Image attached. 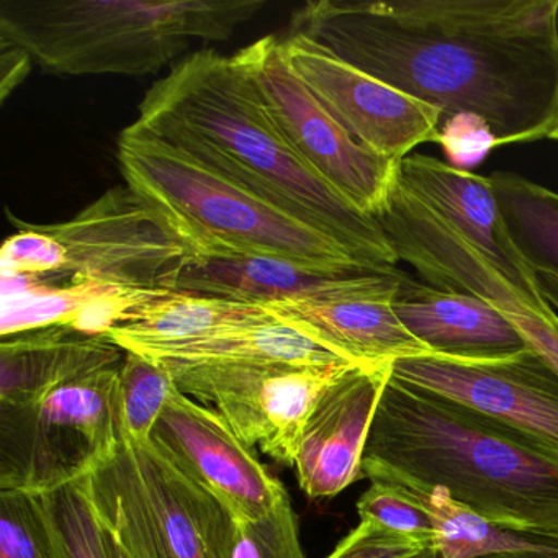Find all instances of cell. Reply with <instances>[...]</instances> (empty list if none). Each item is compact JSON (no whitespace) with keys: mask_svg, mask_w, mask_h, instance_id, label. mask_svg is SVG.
<instances>
[{"mask_svg":"<svg viewBox=\"0 0 558 558\" xmlns=\"http://www.w3.org/2000/svg\"><path fill=\"white\" fill-rule=\"evenodd\" d=\"M557 0H318L290 34L442 110L486 120L499 145L547 138L558 122Z\"/></svg>","mask_w":558,"mask_h":558,"instance_id":"obj_1","label":"cell"},{"mask_svg":"<svg viewBox=\"0 0 558 558\" xmlns=\"http://www.w3.org/2000/svg\"><path fill=\"white\" fill-rule=\"evenodd\" d=\"M135 125L338 241L364 266L400 263L377 218L355 210L290 148L234 54L202 50L179 61L149 87Z\"/></svg>","mask_w":558,"mask_h":558,"instance_id":"obj_2","label":"cell"},{"mask_svg":"<svg viewBox=\"0 0 558 558\" xmlns=\"http://www.w3.org/2000/svg\"><path fill=\"white\" fill-rule=\"evenodd\" d=\"M362 475L411 492L444 488L492 524L558 537V452L482 411L388 377Z\"/></svg>","mask_w":558,"mask_h":558,"instance_id":"obj_3","label":"cell"},{"mask_svg":"<svg viewBox=\"0 0 558 558\" xmlns=\"http://www.w3.org/2000/svg\"><path fill=\"white\" fill-rule=\"evenodd\" d=\"M266 0H2L0 40L45 73L146 76L192 41H227Z\"/></svg>","mask_w":558,"mask_h":558,"instance_id":"obj_4","label":"cell"},{"mask_svg":"<svg viewBox=\"0 0 558 558\" xmlns=\"http://www.w3.org/2000/svg\"><path fill=\"white\" fill-rule=\"evenodd\" d=\"M119 165L126 185L189 256H269L318 269H372L338 241L135 123L120 135Z\"/></svg>","mask_w":558,"mask_h":558,"instance_id":"obj_5","label":"cell"},{"mask_svg":"<svg viewBox=\"0 0 558 558\" xmlns=\"http://www.w3.org/2000/svg\"><path fill=\"white\" fill-rule=\"evenodd\" d=\"M84 480L132 558H231L236 515L155 440L123 436Z\"/></svg>","mask_w":558,"mask_h":558,"instance_id":"obj_6","label":"cell"},{"mask_svg":"<svg viewBox=\"0 0 558 558\" xmlns=\"http://www.w3.org/2000/svg\"><path fill=\"white\" fill-rule=\"evenodd\" d=\"M122 364L74 378L32 407H0V489L50 492L112 452L123 437Z\"/></svg>","mask_w":558,"mask_h":558,"instance_id":"obj_7","label":"cell"},{"mask_svg":"<svg viewBox=\"0 0 558 558\" xmlns=\"http://www.w3.org/2000/svg\"><path fill=\"white\" fill-rule=\"evenodd\" d=\"M234 57L295 155L355 210L377 218L397 185L400 161L378 156L345 132L293 73L279 37L259 38Z\"/></svg>","mask_w":558,"mask_h":558,"instance_id":"obj_8","label":"cell"},{"mask_svg":"<svg viewBox=\"0 0 558 558\" xmlns=\"http://www.w3.org/2000/svg\"><path fill=\"white\" fill-rule=\"evenodd\" d=\"M161 362V361H159ZM182 393L217 410L238 436L286 466L316 401L351 364H181L162 362Z\"/></svg>","mask_w":558,"mask_h":558,"instance_id":"obj_9","label":"cell"},{"mask_svg":"<svg viewBox=\"0 0 558 558\" xmlns=\"http://www.w3.org/2000/svg\"><path fill=\"white\" fill-rule=\"evenodd\" d=\"M38 227L64 247L71 282L162 289L189 256L129 185L110 189L70 220Z\"/></svg>","mask_w":558,"mask_h":558,"instance_id":"obj_10","label":"cell"},{"mask_svg":"<svg viewBox=\"0 0 558 558\" xmlns=\"http://www.w3.org/2000/svg\"><path fill=\"white\" fill-rule=\"evenodd\" d=\"M293 73L361 145L401 161L424 143L439 145L444 112L414 99L303 34L280 38Z\"/></svg>","mask_w":558,"mask_h":558,"instance_id":"obj_11","label":"cell"},{"mask_svg":"<svg viewBox=\"0 0 558 558\" xmlns=\"http://www.w3.org/2000/svg\"><path fill=\"white\" fill-rule=\"evenodd\" d=\"M390 375L482 411L558 452V374L531 348L493 359H401Z\"/></svg>","mask_w":558,"mask_h":558,"instance_id":"obj_12","label":"cell"},{"mask_svg":"<svg viewBox=\"0 0 558 558\" xmlns=\"http://www.w3.org/2000/svg\"><path fill=\"white\" fill-rule=\"evenodd\" d=\"M151 440L189 475L217 495L238 519L269 514L286 495V486L270 475L254 447L214 408L174 388Z\"/></svg>","mask_w":558,"mask_h":558,"instance_id":"obj_13","label":"cell"},{"mask_svg":"<svg viewBox=\"0 0 558 558\" xmlns=\"http://www.w3.org/2000/svg\"><path fill=\"white\" fill-rule=\"evenodd\" d=\"M407 277L397 267L371 270L345 295L272 303L266 308L357 367L390 368L401 359L433 355L395 313V300Z\"/></svg>","mask_w":558,"mask_h":558,"instance_id":"obj_14","label":"cell"},{"mask_svg":"<svg viewBox=\"0 0 558 558\" xmlns=\"http://www.w3.org/2000/svg\"><path fill=\"white\" fill-rule=\"evenodd\" d=\"M388 377L390 368L352 365L316 401L293 463L308 498H332L364 478L365 444Z\"/></svg>","mask_w":558,"mask_h":558,"instance_id":"obj_15","label":"cell"},{"mask_svg":"<svg viewBox=\"0 0 558 558\" xmlns=\"http://www.w3.org/2000/svg\"><path fill=\"white\" fill-rule=\"evenodd\" d=\"M371 270L378 269H318L269 256H187L166 277L162 289L267 306L345 295Z\"/></svg>","mask_w":558,"mask_h":558,"instance_id":"obj_16","label":"cell"},{"mask_svg":"<svg viewBox=\"0 0 558 558\" xmlns=\"http://www.w3.org/2000/svg\"><path fill=\"white\" fill-rule=\"evenodd\" d=\"M398 184L482 251L512 282H537V274L519 257L506 234L492 179L411 153L400 161Z\"/></svg>","mask_w":558,"mask_h":558,"instance_id":"obj_17","label":"cell"},{"mask_svg":"<svg viewBox=\"0 0 558 558\" xmlns=\"http://www.w3.org/2000/svg\"><path fill=\"white\" fill-rule=\"evenodd\" d=\"M393 306L404 328L433 355L493 359L527 349L501 312L470 293L423 286L407 277Z\"/></svg>","mask_w":558,"mask_h":558,"instance_id":"obj_18","label":"cell"},{"mask_svg":"<svg viewBox=\"0 0 558 558\" xmlns=\"http://www.w3.org/2000/svg\"><path fill=\"white\" fill-rule=\"evenodd\" d=\"M126 352L109 336L54 325L0 342V407H32L74 378L120 365Z\"/></svg>","mask_w":558,"mask_h":558,"instance_id":"obj_19","label":"cell"},{"mask_svg":"<svg viewBox=\"0 0 558 558\" xmlns=\"http://www.w3.org/2000/svg\"><path fill=\"white\" fill-rule=\"evenodd\" d=\"M270 316L272 313L266 306L161 289L132 310L126 322L110 329L107 336L123 351L142 354Z\"/></svg>","mask_w":558,"mask_h":558,"instance_id":"obj_20","label":"cell"},{"mask_svg":"<svg viewBox=\"0 0 558 558\" xmlns=\"http://www.w3.org/2000/svg\"><path fill=\"white\" fill-rule=\"evenodd\" d=\"M142 355L153 361L181 364H287L315 367L351 364L274 315L263 322L223 329L197 341L142 352Z\"/></svg>","mask_w":558,"mask_h":558,"instance_id":"obj_21","label":"cell"},{"mask_svg":"<svg viewBox=\"0 0 558 558\" xmlns=\"http://www.w3.org/2000/svg\"><path fill=\"white\" fill-rule=\"evenodd\" d=\"M506 234L537 276L558 279V192L514 172L489 175Z\"/></svg>","mask_w":558,"mask_h":558,"instance_id":"obj_22","label":"cell"},{"mask_svg":"<svg viewBox=\"0 0 558 558\" xmlns=\"http://www.w3.org/2000/svg\"><path fill=\"white\" fill-rule=\"evenodd\" d=\"M408 489V488H407ZM411 492V489H410ZM434 525V544L444 558H485L527 547L519 532L505 531L457 502L444 488L413 492Z\"/></svg>","mask_w":558,"mask_h":558,"instance_id":"obj_23","label":"cell"},{"mask_svg":"<svg viewBox=\"0 0 558 558\" xmlns=\"http://www.w3.org/2000/svg\"><path fill=\"white\" fill-rule=\"evenodd\" d=\"M175 387L171 372L162 362L126 352L120 371L123 436L138 442L151 439Z\"/></svg>","mask_w":558,"mask_h":558,"instance_id":"obj_24","label":"cell"},{"mask_svg":"<svg viewBox=\"0 0 558 558\" xmlns=\"http://www.w3.org/2000/svg\"><path fill=\"white\" fill-rule=\"evenodd\" d=\"M0 558H61L41 493L0 489Z\"/></svg>","mask_w":558,"mask_h":558,"instance_id":"obj_25","label":"cell"},{"mask_svg":"<svg viewBox=\"0 0 558 558\" xmlns=\"http://www.w3.org/2000/svg\"><path fill=\"white\" fill-rule=\"evenodd\" d=\"M61 558H107L102 521L87 492L86 480L41 493Z\"/></svg>","mask_w":558,"mask_h":558,"instance_id":"obj_26","label":"cell"},{"mask_svg":"<svg viewBox=\"0 0 558 558\" xmlns=\"http://www.w3.org/2000/svg\"><path fill=\"white\" fill-rule=\"evenodd\" d=\"M122 287L107 286L97 280H81L71 282L61 289L53 290L47 295L34 299L19 300V302L2 305V322L0 335H21L47 326H66L74 316L80 315L86 306Z\"/></svg>","mask_w":558,"mask_h":558,"instance_id":"obj_27","label":"cell"},{"mask_svg":"<svg viewBox=\"0 0 558 558\" xmlns=\"http://www.w3.org/2000/svg\"><path fill=\"white\" fill-rule=\"evenodd\" d=\"M357 512L361 521L375 522L395 534L434 544V525L423 499L403 486L380 480L371 482L367 492L359 498Z\"/></svg>","mask_w":558,"mask_h":558,"instance_id":"obj_28","label":"cell"},{"mask_svg":"<svg viewBox=\"0 0 558 558\" xmlns=\"http://www.w3.org/2000/svg\"><path fill=\"white\" fill-rule=\"evenodd\" d=\"M231 558H306L289 492L259 519H238Z\"/></svg>","mask_w":558,"mask_h":558,"instance_id":"obj_29","label":"cell"},{"mask_svg":"<svg viewBox=\"0 0 558 558\" xmlns=\"http://www.w3.org/2000/svg\"><path fill=\"white\" fill-rule=\"evenodd\" d=\"M17 233L9 236L0 250L2 274H32V276H64L66 253L60 241L40 230L38 225L25 223L12 217Z\"/></svg>","mask_w":558,"mask_h":558,"instance_id":"obj_30","label":"cell"},{"mask_svg":"<svg viewBox=\"0 0 558 558\" xmlns=\"http://www.w3.org/2000/svg\"><path fill=\"white\" fill-rule=\"evenodd\" d=\"M496 308L511 322L527 348L545 359L558 374V315L550 303L509 290L499 296Z\"/></svg>","mask_w":558,"mask_h":558,"instance_id":"obj_31","label":"cell"},{"mask_svg":"<svg viewBox=\"0 0 558 558\" xmlns=\"http://www.w3.org/2000/svg\"><path fill=\"white\" fill-rule=\"evenodd\" d=\"M439 146L459 169L480 165L499 145L492 126L475 113H456L440 126Z\"/></svg>","mask_w":558,"mask_h":558,"instance_id":"obj_32","label":"cell"},{"mask_svg":"<svg viewBox=\"0 0 558 558\" xmlns=\"http://www.w3.org/2000/svg\"><path fill=\"white\" fill-rule=\"evenodd\" d=\"M434 544L395 534L371 521L359 522L326 558H411Z\"/></svg>","mask_w":558,"mask_h":558,"instance_id":"obj_33","label":"cell"},{"mask_svg":"<svg viewBox=\"0 0 558 558\" xmlns=\"http://www.w3.org/2000/svg\"><path fill=\"white\" fill-rule=\"evenodd\" d=\"M32 63L34 60L24 48L0 40V100L2 102H5L8 97L27 80Z\"/></svg>","mask_w":558,"mask_h":558,"instance_id":"obj_34","label":"cell"},{"mask_svg":"<svg viewBox=\"0 0 558 558\" xmlns=\"http://www.w3.org/2000/svg\"><path fill=\"white\" fill-rule=\"evenodd\" d=\"M527 547L521 550L505 551L485 558H558V537L521 534Z\"/></svg>","mask_w":558,"mask_h":558,"instance_id":"obj_35","label":"cell"},{"mask_svg":"<svg viewBox=\"0 0 558 558\" xmlns=\"http://www.w3.org/2000/svg\"><path fill=\"white\" fill-rule=\"evenodd\" d=\"M104 534H106L107 558H132L109 529L104 527Z\"/></svg>","mask_w":558,"mask_h":558,"instance_id":"obj_36","label":"cell"},{"mask_svg":"<svg viewBox=\"0 0 558 558\" xmlns=\"http://www.w3.org/2000/svg\"><path fill=\"white\" fill-rule=\"evenodd\" d=\"M411 558H444V555L436 545H429V547L424 548V550H421L420 554Z\"/></svg>","mask_w":558,"mask_h":558,"instance_id":"obj_37","label":"cell"},{"mask_svg":"<svg viewBox=\"0 0 558 558\" xmlns=\"http://www.w3.org/2000/svg\"><path fill=\"white\" fill-rule=\"evenodd\" d=\"M547 138L548 140H554V142L558 143V122L555 123V126H554V129H551V132L548 133Z\"/></svg>","mask_w":558,"mask_h":558,"instance_id":"obj_38","label":"cell"},{"mask_svg":"<svg viewBox=\"0 0 558 558\" xmlns=\"http://www.w3.org/2000/svg\"><path fill=\"white\" fill-rule=\"evenodd\" d=\"M555 31H557V37H558V0H557V8H555Z\"/></svg>","mask_w":558,"mask_h":558,"instance_id":"obj_39","label":"cell"}]
</instances>
